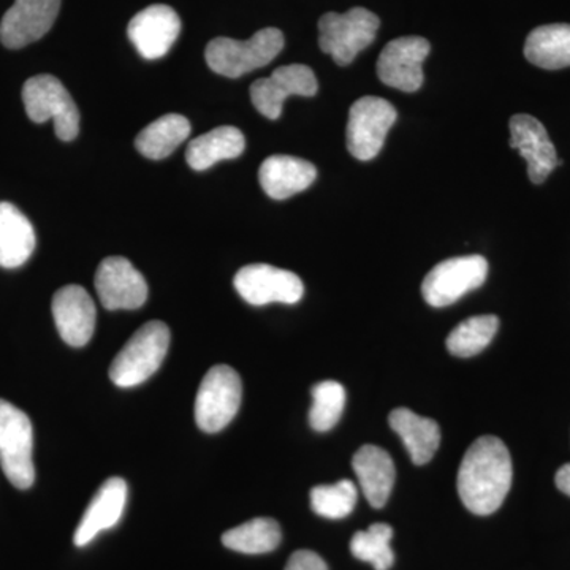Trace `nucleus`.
Listing matches in <instances>:
<instances>
[{"label":"nucleus","instance_id":"nucleus-1","mask_svg":"<svg viewBox=\"0 0 570 570\" xmlns=\"http://www.w3.org/2000/svg\"><path fill=\"white\" fill-rule=\"evenodd\" d=\"M509 449L494 436L472 442L461 461L456 487L461 501L475 515H491L501 508L512 487Z\"/></svg>","mask_w":570,"mask_h":570},{"label":"nucleus","instance_id":"nucleus-2","mask_svg":"<svg viewBox=\"0 0 570 570\" xmlns=\"http://www.w3.org/2000/svg\"><path fill=\"white\" fill-rule=\"evenodd\" d=\"M283 48L284 33L279 29L266 28L245 41L217 37L206 47L205 58L209 69L216 73L239 78L268 66Z\"/></svg>","mask_w":570,"mask_h":570},{"label":"nucleus","instance_id":"nucleus-3","mask_svg":"<svg viewBox=\"0 0 570 570\" xmlns=\"http://www.w3.org/2000/svg\"><path fill=\"white\" fill-rule=\"evenodd\" d=\"M170 346V330L164 322L141 326L112 360L110 379L121 389L135 387L159 370Z\"/></svg>","mask_w":570,"mask_h":570},{"label":"nucleus","instance_id":"nucleus-4","mask_svg":"<svg viewBox=\"0 0 570 570\" xmlns=\"http://www.w3.org/2000/svg\"><path fill=\"white\" fill-rule=\"evenodd\" d=\"M22 102L29 119L37 124L55 121V132L62 141H71L80 132V111L66 86L52 75L29 78L22 88Z\"/></svg>","mask_w":570,"mask_h":570},{"label":"nucleus","instance_id":"nucleus-5","mask_svg":"<svg viewBox=\"0 0 570 570\" xmlns=\"http://www.w3.org/2000/svg\"><path fill=\"white\" fill-rule=\"evenodd\" d=\"M381 21L373 11L355 7L346 13H326L318 21L321 50L335 59L337 66H348L358 52L376 39Z\"/></svg>","mask_w":570,"mask_h":570},{"label":"nucleus","instance_id":"nucleus-6","mask_svg":"<svg viewBox=\"0 0 570 570\" xmlns=\"http://www.w3.org/2000/svg\"><path fill=\"white\" fill-rule=\"evenodd\" d=\"M33 430L28 415L0 400V464L11 485L31 489L36 480L33 468Z\"/></svg>","mask_w":570,"mask_h":570},{"label":"nucleus","instance_id":"nucleus-7","mask_svg":"<svg viewBox=\"0 0 570 570\" xmlns=\"http://www.w3.org/2000/svg\"><path fill=\"white\" fill-rule=\"evenodd\" d=\"M242 377L234 367L213 366L206 373L195 400V422L205 433L223 431L242 406Z\"/></svg>","mask_w":570,"mask_h":570},{"label":"nucleus","instance_id":"nucleus-8","mask_svg":"<svg viewBox=\"0 0 570 570\" xmlns=\"http://www.w3.org/2000/svg\"><path fill=\"white\" fill-rule=\"evenodd\" d=\"M487 276L489 262L482 255L449 258L428 273L422 284L423 298L433 307L453 305L485 283Z\"/></svg>","mask_w":570,"mask_h":570},{"label":"nucleus","instance_id":"nucleus-9","mask_svg":"<svg viewBox=\"0 0 570 570\" xmlns=\"http://www.w3.org/2000/svg\"><path fill=\"white\" fill-rule=\"evenodd\" d=\"M396 116L395 107L381 97L356 100L348 111V153L362 163L373 160L381 153Z\"/></svg>","mask_w":570,"mask_h":570},{"label":"nucleus","instance_id":"nucleus-10","mask_svg":"<svg viewBox=\"0 0 570 570\" xmlns=\"http://www.w3.org/2000/svg\"><path fill=\"white\" fill-rule=\"evenodd\" d=\"M234 284L239 296L253 306L295 305L305 295V285L295 273L266 264L243 266Z\"/></svg>","mask_w":570,"mask_h":570},{"label":"nucleus","instance_id":"nucleus-11","mask_svg":"<svg viewBox=\"0 0 570 570\" xmlns=\"http://www.w3.org/2000/svg\"><path fill=\"white\" fill-rule=\"evenodd\" d=\"M430 51V43L423 37H400L390 41L379 56V80L397 91H419L423 85V62Z\"/></svg>","mask_w":570,"mask_h":570},{"label":"nucleus","instance_id":"nucleus-12","mask_svg":"<svg viewBox=\"0 0 570 570\" xmlns=\"http://www.w3.org/2000/svg\"><path fill=\"white\" fill-rule=\"evenodd\" d=\"M318 91L314 71L302 63L279 67L272 77L262 78L250 86V99L261 115L277 119L283 115V105L287 97H313Z\"/></svg>","mask_w":570,"mask_h":570},{"label":"nucleus","instance_id":"nucleus-13","mask_svg":"<svg viewBox=\"0 0 570 570\" xmlns=\"http://www.w3.org/2000/svg\"><path fill=\"white\" fill-rule=\"evenodd\" d=\"M96 291L105 309H138L148 299L145 277L127 258L108 257L96 273Z\"/></svg>","mask_w":570,"mask_h":570},{"label":"nucleus","instance_id":"nucleus-14","mask_svg":"<svg viewBox=\"0 0 570 570\" xmlns=\"http://www.w3.org/2000/svg\"><path fill=\"white\" fill-rule=\"evenodd\" d=\"M61 10V0H14L0 22V41L20 50L47 36Z\"/></svg>","mask_w":570,"mask_h":570},{"label":"nucleus","instance_id":"nucleus-15","mask_svg":"<svg viewBox=\"0 0 570 570\" xmlns=\"http://www.w3.org/2000/svg\"><path fill=\"white\" fill-rule=\"evenodd\" d=\"M509 127L510 146L527 160L531 183H546L551 171L562 165L546 127L531 115L512 116Z\"/></svg>","mask_w":570,"mask_h":570},{"label":"nucleus","instance_id":"nucleus-16","mask_svg":"<svg viewBox=\"0 0 570 570\" xmlns=\"http://www.w3.org/2000/svg\"><path fill=\"white\" fill-rule=\"evenodd\" d=\"M181 32L178 13L168 6L146 7L129 22V39L148 61L164 58Z\"/></svg>","mask_w":570,"mask_h":570},{"label":"nucleus","instance_id":"nucleus-17","mask_svg":"<svg viewBox=\"0 0 570 570\" xmlns=\"http://www.w3.org/2000/svg\"><path fill=\"white\" fill-rule=\"evenodd\" d=\"M52 317L59 335L71 347H82L96 330L94 299L81 285H66L52 296Z\"/></svg>","mask_w":570,"mask_h":570},{"label":"nucleus","instance_id":"nucleus-18","mask_svg":"<svg viewBox=\"0 0 570 570\" xmlns=\"http://www.w3.org/2000/svg\"><path fill=\"white\" fill-rule=\"evenodd\" d=\"M127 504V483L121 478H111L100 487L91 504L75 531L73 542L77 547H86L100 532L111 530L122 519Z\"/></svg>","mask_w":570,"mask_h":570},{"label":"nucleus","instance_id":"nucleus-19","mask_svg":"<svg viewBox=\"0 0 570 570\" xmlns=\"http://www.w3.org/2000/svg\"><path fill=\"white\" fill-rule=\"evenodd\" d=\"M317 178V170L307 160L292 156H272L264 160L258 181L273 200H285L303 193Z\"/></svg>","mask_w":570,"mask_h":570},{"label":"nucleus","instance_id":"nucleus-20","mask_svg":"<svg viewBox=\"0 0 570 570\" xmlns=\"http://www.w3.org/2000/svg\"><path fill=\"white\" fill-rule=\"evenodd\" d=\"M352 466L367 502L374 509L384 508L395 485L396 471L392 456L377 445L366 444L355 453Z\"/></svg>","mask_w":570,"mask_h":570},{"label":"nucleus","instance_id":"nucleus-21","mask_svg":"<svg viewBox=\"0 0 570 570\" xmlns=\"http://www.w3.org/2000/svg\"><path fill=\"white\" fill-rule=\"evenodd\" d=\"M390 426L403 439L404 448L417 466L430 463L441 445V428L433 419L422 417L411 409L397 407L390 414Z\"/></svg>","mask_w":570,"mask_h":570},{"label":"nucleus","instance_id":"nucleus-22","mask_svg":"<svg viewBox=\"0 0 570 570\" xmlns=\"http://www.w3.org/2000/svg\"><path fill=\"white\" fill-rule=\"evenodd\" d=\"M36 232L31 220L9 202H0V266L18 268L36 249Z\"/></svg>","mask_w":570,"mask_h":570},{"label":"nucleus","instance_id":"nucleus-23","mask_svg":"<svg viewBox=\"0 0 570 570\" xmlns=\"http://www.w3.org/2000/svg\"><path fill=\"white\" fill-rule=\"evenodd\" d=\"M242 130L232 126L217 127L212 132L194 138L186 151V160L197 171L208 170L220 160L236 159L245 153Z\"/></svg>","mask_w":570,"mask_h":570},{"label":"nucleus","instance_id":"nucleus-24","mask_svg":"<svg viewBox=\"0 0 570 570\" xmlns=\"http://www.w3.org/2000/svg\"><path fill=\"white\" fill-rule=\"evenodd\" d=\"M528 61L546 70L570 67V24L540 26L524 43Z\"/></svg>","mask_w":570,"mask_h":570},{"label":"nucleus","instance_id":"nucleus-25","mask_svg":"<svg viewBox=\"0 0 570 570\" xmlns=\"http://www.w3.org/2000/svg\"><path fill=\"white\" fill-rule=\"evenodd\" d=\"M190 130L193 127H190L189 119L171 112V115H165L145 127L138 134L135 146L148 159H165L189 138Z\"/></svg>","mask_w":570,"mask_h":570},{"label":"nucleus","instance_id":"nucleus-26","mask_svg":"<svg viewBox=\"0 0 570 570\" xmlns=\"http://www.w3.org/2000/svg\"><path fill=\"white\" fill-rule=\"evenodd\" d=\"M281 528L273 519H254L224 532L223 543L227 549L245 554H264L279 547Z\"/></svg>","mask_w":570,"mask_h":570},{"label":"nucleus","instance_id":"nucleus-27","mask_svg":"<svg viewBox=\"0 0 570 570\" xmlns=\"http://www.w3.org/2000/svg\"><path fill=\"white\" fill-rule=\"evenodd\" d=\"M499 318L497 316H475L461 322L448 337L450 354L455 356H474L489 347L497 336Z\"/></svg>","mask_w":570,"mask_h":570},{"label":"nucleus","instance_id":"nucleus-28","mask_svg":"<svg viewBox=\"0 0 570 570\" xmlns=\"http://www.w3.org/2000/svg\"><path fill=\"white\" fill-rule=\"evenodd\" d=\"M393 528L387 523H374L366 531L355 532L351 540V551L356 560L370 562L376 570H389L395 562L390 542Z\"/></svg>","mask_w":570,"mask_h":570},{"label":"nucleus","instance_id":"nucleus-29","mask_svg":"<svg viewBox=\"0 0 570 570\" xmlns=\"http://www.w3.org/2000/svg\"><path fill=\"white\" fill-rule=\"evenodd\" d=\"M346 406V389L336 381H324L313 389L309 425L318 433L333 430Z\"/></svg>","mask_w":570,"mask_h":570},{"label":"nucleus","instance_id":"nucleus-30","mask_svg":"<svg viewBox=\"0 0 570 570\" xmlns=\"http://www.w3.org/2000/svg\"><path fill=\"white\" fill-rule=\"evenodd\" d=\"M358 491L351 480H340L335 485H318L311 490V508L328 520H343L354 512Z\"/></svg>","mask_w":570,"mask_h":570},{"label":"nucleus","instance_id":"nucleus-31","mask_svg":"<svg viewBox=\"0 0 570 570\" xmlns=\"http://www.w3.org/2000/svg\"><path fill=\"white\" fill-rule=\"evenodd\" d=\"M285 570H328V566L314 551L298 550L292 554Z\"/></svg>","mask_w":570,"mask_h":570},{"label":"nucleus","instance_id":"nucleus-32","mask_svg":"<svg viewBox=\"0 0 570 570\" xmlns=\"http://www.w3.org/2000/svg\"><path fill=\"white\" fill-rule=\"evenodd\" d=\"M554 482H557L558 490L570 497V463L558 469Z\"/></svg>","mask_w":570,"mask_h":570}]
</instances>
